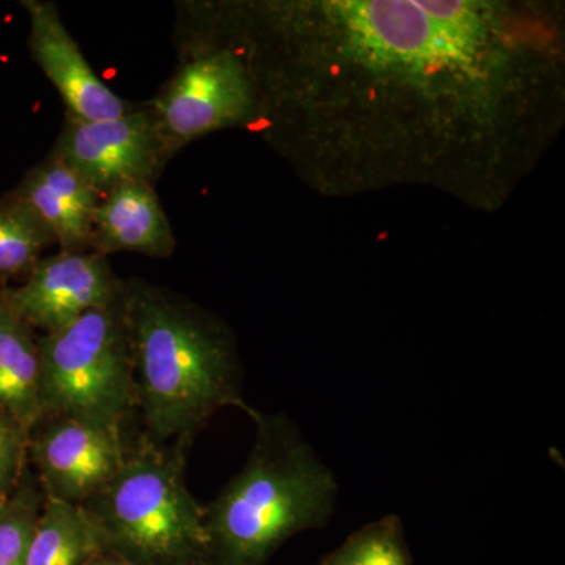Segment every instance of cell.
Here are the masks:
<instances>
[{
  "instance_id": "obj_1",
  "label": "cell",
  "mask_w": 565,
  "mask_h": 565,
  "mask_svg": "<svg viewBox=\"0 0 565 565\" xmlns=\"http://www.w3.org/2000/svg\"><path fill=\"white\" fill-rule=\"evenodd\" d=\"M255 128L322 195L419 185L500 210L559 136V7L509 0H270L215 7Z\"/></svg>"
},
{
  "instance_id": "obj_2",
  "label": "cell",
  "mask_w": 565,
  "mask_h": 565,
  "mask_svg": "<svg viewBox=\"0 0 565 565\" xmlns=\"http://www.w3.org/2000/svg\"><path fill=\"white\" fill-rule=\"evenodd\" d=\"M137 411L143 433L192 446L212 416L250 405L233 334L217 318L150 282H125Z\"/></svg>"
},
{
  "instance_id": "obj_3",
  "label": "cell",
  "mask_w": 565,
  "mask_h": 565,
  "mask_svg": "<svg viewBox=\"0 0 565 565\" xmlns=\"http://www.w3.org/2000/svg\"><path fill=\"white\" fill-rule=\"evenodd\" d=\"M255 441L243 470L204 505V565H266L294 535L332 519L334 473L285 414L247 412Z\"/></svg>"
},
{
  "instance_id": "obj_4",
  "label": "cell",
  "mask_w": 565,
  "mask_h": 565,
  "mask_svg": "<svg viewBox=\"0 0 565 565\" xmlns=\"http://www.w3.org/2000/svg\"><path fill=\"white\" fill-rule=\"evenodd\" d=\"M191 446L141 433L114 479L81 504L99 552L132 565H204V505L185 484Z\"/></svg>"
},
{
  "instance_id": "obj_5",
  "label": "cell",
  "mask_w": 565,
  "mask_h": 565,
  "mask_svg": "<svg viewBox=\"0 0 565 565\" xmlns=\"http://www.w3.org/2000/svg\"><path fill=\"white\" fill-rule=\"evenodd\" d=\"M40 419L63 416L126 430L137 411L125 291L58 332L39 337Z\"/></svg>"
},
{
  "instance_id": "obj_6",
  "label": "cell",
  "mask_w": 565,
  "mask_h": 565,
  "mask_svg": "<svg viewBox=\"0 0 565 565\" xmlns=\"http://www.w3.org/2000/svg\"><path fill=\"white\" fill-rule=\"evenodd\" d=\"M170 154L226 128H255L258 92L232 44L212 36L193 51L150 104Z\"/></svg>"
},
{
  "instance_id": "obj_7",
  "label": "cell",
  "mask_w": 565,
  "mask_h": 565,
  "mask_svg": "<svg viewBox=\"0 0 565 565\" xmlns=\"http://www.w3.org/2000/svg\"><path fill=\"white\" fill-rule=\"evenodd\" d=\"M87 181L99 196L128 182L156 180L170 154L151 107L120 117L85 121L66 115L51 152Z\"/></svg>"
},
{
  "instance_id": "obj_8",
  "label": "cell",
  "mask_w": 565,
  "mask_h": 565,
  "mask_svg": "<svg viewBox=\"0 0 565 565\" xmlns=\"http://www.w3.org/2000/svg\"><path fill=\"white\" fill-rule=\"evenodd\" d=\"M129 440L128 429L52 416L32 427L29 463L46 498L81 505L118 473Z\"/></svg>"
},
{
  "instance_id": "obj_9",
  "label": "cell",
  "mask_w": 565,
  "mask_h": 565,
  "mask_svg": "<svg viewBox=\"0 0 565 565\" xmlns=\"http://www.w3.org/2000/svg\"><path fill=\"white\" fill-rule=\"evenodd\" d=\"M125 291L106 256L58 252L41 258L17 288L0 289V300L21 321L43 334L58 332L88 311L117 302Z\"/></svg>"
},
{
  "instance_id": "obj_10",
  "label": "cell",
  "mask_w": 565,
  "mask_h": 565,
  "mask_svg": "<svg viewBox=\"0 0 565 565\" xmlns=\"http://www.w3.org/2000/svg\"><path fill=\"white\" fill-rule=\"evenodd\" d=\"M21 6L28 11L31 24L29 50L33 61L57 88L68 117L107 120L131 109L96 76L79 44L63 25L55 3L24 0Z\"/></svg>"
},
{
  "instance_id": "obj_11",
  "label": "cell",
  "mask_w": 565,
  "mask_h": 565,
  "mask_svg": "<svg viewBox=\"0 0 565 565\" xmlns=\"http://www.w3.org/2000/svg\"><path fill=\"white\" fill-rule=\"evenodd\" d=\"M25 206L51 233L61 252H87L98 195L84 178L50 154L14 189Z\"/></svg>"
},
{
  "instance_id": "obj_12",
  "label": "cell",
  "mask_w": 565,
  "mask_h": 565,
  "mask_svg": "<svg viewBox=\"0 0 565 565\" xmlns=\"http://www.w3.org/2000/svg\"><path fill=\"white\" fill-rule=\"evenodd\" d=\"M92 252H134L169 258L177 248L169 217L151 182H128L99 199L93 212Z\"/></svg>"
},
{
  "instance_id": "obj_13",
  "label": "cell",
  "mask_w": 565,
  "mask_h": 565,
  "mask_svg": "<svg viewBox=\"0 0 565 565\" xmlns=\"http://www.w3.org/2000/svg\"><path fill=\"white\" fill-rule=\"evenodd\" d=\"M33 332L0 300V408L29 430L40 422L41 359Z\"/></svg>"
},
{
  "instance_id": "obj_14",
  "label": "cell",
  "mask_w": 565,
  "mask_h": 565,
  "mask_svg": "<svg viewBox=\"0 0 565 565\" xmlns=\"http://www.w3.org/2000/svg\"><path fill=\"white\" fill-rule=\"evenodd\" d=\"M99 553L81 505L46 498L25 565H87Z\"/></svg>"
},
{
  "instance_id": "obj_15",
  "label": "cell",
  "mask_w": 565,
  "mask_h": 565,
  "mask_svg": "<svg viewBox=\"0 0 565 565\" xmlns=\"http://www.w3.org/2000/svg\"><path fill=\"white\" fill-rule=\"evenodd\" d=\"M51 244L46 226L17 195L0 199V281L28 277Z\"/></svg>"
},
{
  "instance_id": "obj_16",
  "label": "cell",
  "mask_w": 565,
  "mask_h": 565,
  "mask_svg": "<svg viewBox=\"0 0 565 565\" xmlns=\"http://www.w3.org/2000/svg\"><path fill=\"white\" fill-rule=\"evenodd\" d=\"M46 503L31 463L13 492L0 503V565H25L36 523Z\"/></svg>"
},
{
  "instance_id": "obj_17",
  "label": "cell",
  "mask_w": 565,
  "mask_h": 565,
  "mask_svg": "<svg viewBox=\"0 0 565 565\" xmlns=\"http://www.w3.org/2000/svg\"><path fill=\"white\" fill-rule=\"evenodd\" d=\"M318 565H414L403 520L390 514L367 523Z\"/></svg>"
},
{
  "instance_id": "obj_18",
  "label": "cell",
  "mask_w": 565,
  "mask_h": 565,
  "mask_svg": "<svg viewBox=\"0 0 565 565\" xmlns=\"http://www.w3.org/2000/svg\"><path fill=\"white\" fill-rule=\"evenodd\" d=\"M31 430L0 408V500H6L20 482L29 465Z\"/></svg>"
},
{
  "instance_id": "obj_19",
  "label": "cell",
  "mask_w": 565,
  "mask_h": 565,
  "mask_svg": "<svg viewBox=\"0 0 565 565\" xmlns=\"http://www.w3.org/2000/svg\"><path fill=\"white\" fill-rule=\"evenodd\" d=\"M87 565H132L129 563H126V561L118 559V557L107 555V553H96L95 556L92 557L90 561H88Z\"/></svg>"
},
{
  "instance_id": "obj_20",
  "label": "cell",
  "mask_w": 565,
  "mask_h": 565,
  "mask_svg": "<svg viewBox=\"0 0 565 565\" xmlns=\"http://www.w3.org/2000/svg\"><path fill=\"white\" fill-rule=\"evenodd\" d=\"M3 500H0V503H2Z\"/></svg>"
}]
</instances>
